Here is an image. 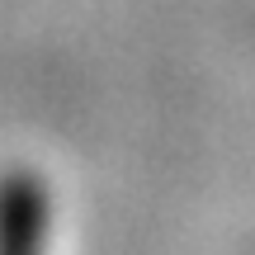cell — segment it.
Returning a JSON list of instances; mask_svg holds the SVG:
<instances>
[{"label":"cell","mask_w":255,"mask_h":255,"mask_svg":"<svg viewBox=\"0 0 255 255\" xmlns=\"http://www.w3.org/2000/svg\"><path fill=\"white\" fill-rule=\"evenodd\" d=\"M47 184L33 170L0 175V255H28L47 241Z\"/></svg>","instance_id":"obj_1"}]
</instances>
